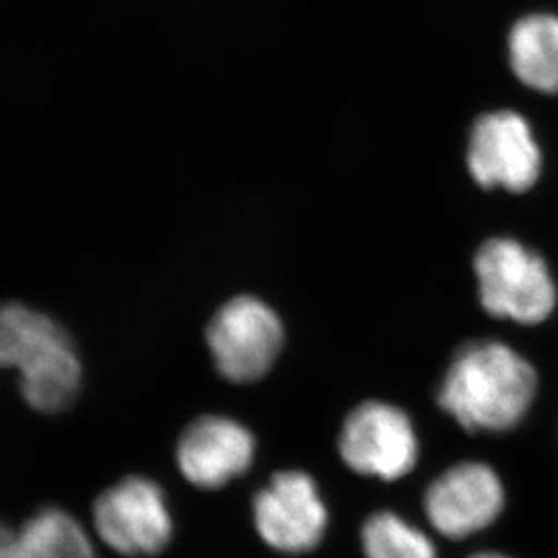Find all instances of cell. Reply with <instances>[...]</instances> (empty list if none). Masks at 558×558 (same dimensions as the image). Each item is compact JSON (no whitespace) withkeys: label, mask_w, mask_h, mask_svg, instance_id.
Instances as JSON below:
<instances>
[{"label":"cell","mask_w":558,"mask_h":558,"mask_svg":"<svg viewBox=\"0 0 558 558\" xmlns=\"http://www.w3.org/2000/svg\"><path fill=\"white\" fill-rule=\"evenodd\" d=\"M537 374L499 341H477L456 355L439 390L440 409L468 432H506L526 417Z\"/></svg>","instance_id":"obj_1"},{"label":"cell","mask_w":558,"mask_h":558,"mask_svg":"<svg viewBox=\"0 0 558 558\" xmlns=\"http://www.w3.org/2000/svg\"><path fill=\"white\" fill-rule=\"evenodd\" d=\"M0 366L21 374L22 396L38 412L68 409L81 387V361L64 328L21 303L0 306Z\"/></svg>","instance_id":"obj_2"},{"label":"cell","mask_w":558,"mask_h":558,"mask_svg":"<svg viewBox=\"0 0 558 558\" xmlns=\"http://www.w3.org/2000/svg\"><path fill=\"white\" fill-rule=\"evenodd\" d=\"M473 267L478 300L492 316L537 325L555 311L557 287L548 265L515 240H488L478 248Z\"/></svg>","instance_id":"obj_3"},{"label":"cell","mask_w":558,"mask_h":558,"mask_svg":"<svg viewBox=\"0 0 558 558\" xmlns=\"http://www.w3.org/2000/svg\"><path fill=\"white\" fill-rule=\"evenodd\" d=\"M207 343L221 376L232 383L258 381L275 365L283 325L264 301L240 295L221 306L207 330Z\"/></svg>","instance_id":"obj_4"},{"label":"cell","mask_w":558,"mask_h":558,"mask_svg":"<svg viewBox=\"0 0 558 558\" xmlns=\"http://www.w3.org/2000/svg\"><path fill=\"white\" fill-rule=\"evenodd\" d=\"M95 526L106 543L128 557H150L171 541L172 521L166 494L145 477H128L95 502Z\"/></svg>","instance_id":"obj_5"},{"label":"cell","mask_w":558,"mask_h":558,"mask_svg":"<svg viewBox=\"0 0 558 558\" xmlns=\"http://www.w3.org/2000/svg\"><path fill=\"white\" fill-rule=\"evenodd\" d=\"M468 169L481 187L532 189L543 171V153L527 120L515 111L481 117L470 136Z\"/></svg>","instance_id":"obj_6"},{"label":"cell","mask_w":558,"mask_h":558,"mask_svg":"<svg viewBox=\"0 0 558 558\" xmlns=\"http://www.w3.org/2000/svg\"><path fill=\"white\" fill-rule=\"evenodd\" d=\"M339 451L354 472L396 481L414 470L417 437L403 410L371 401L350 412L339 435Z\"/></svg>","instance_id":"obj_7"},{"label":"cell","mask_w":558,"mask_h":558,"mask_svg":"<svg viewBox=\"0 0 558 558\" xmlns=\"http://www.w3.org/2000/svg\"><path fill=\"white\" fill-rule=\"evenodd\" d=\"M254 521L265 543L283 554H306L322 543L327 508L303 472L278 473L254 499Z\"/></svg>","instance_id":"obj_8"},{"label":"cell","mask_w":558,"mask_h":558,"mask_svg":"<svg viewBox=\"0 0 558 558\" xmlns=\"http://www.w3.org/2000/svg\"><path fill=\"white\" fill-rule=\"evenodd\" d=\"M424 506L437 532L451 538L468 537L497 521L505 508V488L492 468L464 462L434 481Z\"/></svg>","instance_id":"obj_9"},{"label":"cell","mask_w":558,"mask_h":558,"mask_svg":"<svg viewBox=\"0 0 558 558\" xmlns=\"http://www.w3.org/2000/svg\"><path fill=\"white\" fill-rule=\"evenodd\" d=\"M177 459L189 483L205 489L220 488L247 472L254 459V437L232 418L207 415L183 432Z\"/></svg>","instance_id":"obj_10"},{"label":"cell","mask_w":558,"mask_h":558,"mask_svg":"<svg viewBox=\"0 0 558 558\" xmlns=\"http://www.w3.org/2000/svg\"><path fill=\"white\" fill-rule=\"evenodd\" d=\"M510 62L517 78L535 92L558 93V19L532 15L510 35Z\"/></svg>","instance_id":"obj_11"},{"label":"cell","mask_w":558,"mask_h":558,"mask_svg":"<svg viewBox=\"0 0 558 558\" xmlns=\"http://www.w3.org/2000/svg\"><path fill=\"white\" fill-rule=\"evenodd\" d=\"M16 538L24 558H97L84 527L57 508L38 511Z\"/></svg>","instance_id":"obj_12"},{"label":"cell","mask_w":558,"mask_h":558,"mask_svg":"<svg viewBox=\"0 0 558 558\" xmlns=\"http://www.w3.org/2000/svg\"><path fill=\"white\" fill-rule=\"evenodd\" d=\"M361 538L366 558H435L428 537L388 511L372 515Z\"/></svg>","instance_id":"obj_13"},{"label":"cell","mask_w":558,"mask_h":558,"mask_svg":"<svg viewBox=\"0 0 558 558\" xmlns=\"http://www.w3.org/2000/svg\"><path fill=\"white\" fill-rule=\"evenodd\" d=\"M0 558H24L19 538L4 524H0Z\"/></svg>","instance_id":"obj_14"},{"label":"cell","mask_w":558,"mask_h":558,"mask_svg":"<svg viewBox=\"0 0 558 558\" xmlns=\"http://www.w3.org/2000/svg\"><path fill=\"white\" fill-rule=\"evenodd\" d=\"M472 558H508V557H505V555H499V554H478Z\"/></svg>","instance_id":"obj_15"}]
</instances>
